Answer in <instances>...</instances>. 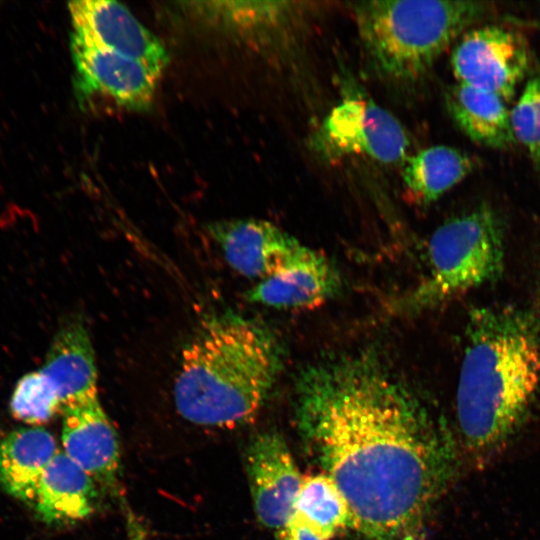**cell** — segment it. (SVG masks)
<instances>
[{
    "label": "cell",
    "mask_w": 540,
    "mask_h": 540,
    "mask_svg": "<svg viewBox=\"0 0 540 540\" xmlns=\"http://www.w3.org/2000/svg\"><path fill=\"white\" fill-rule=\"evenodd\" d=\"M340 287V274L334 264L321 252L310 249L296 264L259 282L246 298L275 308H312L336 295Z\"/></svg>",
    "instance_id": "obj_13"
},
{
    "label": "cell",
    "mask_w": 540,
    "mask_h": 540,
    "mask_svg": "<svg viewBox=\"0 0 540 540\" xmlns=\"http://www.w3.org/2000/svg\"><path fill=\"white\" fill-rule=\"evenodd\" d=\"M57 452L53 435L42 427L10 432L0 440V486L33 507L41 476Z\"/></svg>",
    "instance_id": "obj_16"
},
{
    "label": "cell",
    "mask_w": 540,
    "mask_h": 540,
    "mask_svg": "<svg viewBox=\"0 0 540 540\" xmlns=\"http://www.w3.org/2000/svg\"><path fill=\"white\" fill-rule=\"evenodd\" d=\"M278 540H322L309 527L296 517L278 532Z\"/></svg>",
    "instance_id": "obj_22"
},
{
    "label": "cell",
    "mask_w": 540,
    "mask_h": 540,
    "mask_svg": "<svg viewBox=\"0 0 540 540\" xmlns=\"http://www.w3.org/2000/svg\"><path fill=\"white\" fill-rule=\"evenodd\" d=\"M207 231L227 263L248 278H269L299 262L311 249L260 219L221 220L210 223Z\"/></svg>",
    "instance_id": "obj_10"
},
{
    "label": "cell",
    "mask_w": 540,
    "mask_h": 540,
    "mask_svg": "<svg viewBox=\"0 0 540 540\" xmlns=\"http://www.w3.org/2000/svg\"><path fill=\"white\" fill-rule=\"evenodd\" d=\"M72 36L135 59L161 76L169 62L162 42L121 3L81 0L68 4Z\"/></svg>",
    "instance_id": "obj_9"
},
{
    "label": "cell",
    "mask_w": 540,
    "mask_h": 540,
    "mask_svg": "<svg viewBox=\"0 0 540 540\" xmlns=\"http://www.w3.org/2000/svg\"><path fill=\"white\" fill-rule=\"evenodd\" d=\"M456 394L463 443L484 460L522 424L540 383V324L511 306L469 313Z\"/></svg>",
    "instance_id": "obj_2"
},
{
    "label": "cell",
    "mask_w": 540,
    "mask_h": 540,
    "mask_svg": "<svg viewBox=\"0 0 540 540\" xmlns=\"http://www.w3.org/2000/svg\"><path fill=\"white\" fill-rule=\"evenodd\" d=\"M74 85L82 102L102 98L143 111L151 105L159 76L140 61L88 44L71 35Z\"/></svg>",
    "instance_id": "obj_8"
},
{
    "label": "cell",
    "mask_w": 540,
    "mask_h": 540,
    "mask_svg": "<svg viewBox=\"0 0 540 540\" xmlns=\"http://www.w3.org/2000/svg\"><path fill=\"white\" fill-rule=\"evenodd\" d=\"M10 409L20 421L41 424L60 411V403L53 385L39 370L19 379L12 393Z\"/></svg>",
    "instance_id": "obj_20"
},
{
    "label": "cell",
    "mask_w": 540,
    "mask_h": 540,
    "mask_svg": "<svg viewBox=\"0 0 540 540\" xmlns=\"http://www.w3.org/2000/svg\"><path fill=\"white\" fill-rule=\"evenodd\" d=\"M429 272L398 306L406 313L434 308L497 280L504 266V231L486 204L439 226L428 244Z\"/></svg>",
    "instance_id": "obj_5"
},
{
    "label": "cell",
    "mask_w": 540,
    "mask_h": 540,
    "mask_svg": "<svg viewBox=\"0 0 540 540\" xmlns=\"http://www.w3.org/2000/svg\"><path fill=\"white\" fill-rule=\"evenodd\" d=\"M64 453L112 494L119 491L120 449L117 434L103 410L98 392L65 407Z\"/></svg>",
    "instance_id": "obj_12"
},
{
    "label": "cell",
    "mask_w": 540,
    "mask_h": 540,
    "mask_svg": "<svg viewBox=\"0 0 540 540\" xmlns=\"http://www.w3.org/2000/svg\"><path fill=\"white\" fill-rule=\"evenodd\" d=\"M284 350L262 322L226 312L206 319L182 350L174 403L187 421L234 427L260 411L283 368Z\"/></svg>",
    "instance_id": "obj_3"
},
{
    "label": "cell",
    "mask_w": 540,
    "mask_h": 540,
    "mask_svg": "<svg viewBox=\"0 0 540 540\" xmlns=\"http://www.w3.org/2000/svg\"><path fill=\"white\" fill-rule=\"evenodd\" d=\"M246 470L255 514L277 532L290 522L303 478L283 437L257 435L246 450Z\"/></svg>",
    "instance_id": "obj_11"
},
{
    "label": "cell",
    "mask_w": 540,
    "mask_h": 540,
    "mask_svg": "<svg viewBox=\"0 0 540 540\" xmlns=\"http://www.w3.org/2000/svg\"><path fill=\"white\" fill-rule=\"evenodd\" d=\"M98 484L64 451L45 468L33 508L50 525L70 524L87 518L98 501Z\"/></svg>",
    "instance_id": "obj_15"
},
{
    "label": "cell",
    "mask_w": 540,
    "mask_h": 540,
    "mask_svg": "<svg viewBox=\"0 0 540 540\" xmlns=\"http://www.w3.org/2000/svg\"><path fill=\"white\" fill-rule=\"evenodd\" d=\"M445 98L454 122L473 142L494 149L516 142L506 102L497 95L457 83Z\"/></svg>",
    "instance_id": "obj_17"
},
{
    "label": "cell",
    "mask_w": 540,
    "mask_h": 540,
    "mask_svg": "<svg viewBox=\"0 0 540 540\" xmlns=\"http://www.w3.org/2000/svg\"><path fill=\"white\" fill-rule=\"evenodd\" d=\"M293 516L322 540L332 538L352 524L345 497L334 481L325 474L303 478Z\"/></svg>",
    "instance_id": "obj_19"
},
{
    "label": "cell",
    "mask_w": 540,
    "mask_h": 540,
    "mask_svg": "<svg viewBox=\"0 0 540 540\" xmlns=\"http://www.w3.org/2000/svg\"><path fill=\"white\" fill-rule=\"evenodd\" d=\"M40 371L53 385L60 411L97 392L94 350L81 321H68L57 331Z\"/></svg>",
    "instance_id": "obj_14"
},
{
    "label": "cell",
    "mask_w": 540,
    "mask_h": 540,
    "mask_svg": "<svg viewBox=\"0 0 540 540\" xmlns=\"http://www.w3.org/2000/svg\"><path fill=\"white\" fill-rule=\"evenodd\" d=\"M295 415L365 540H421L457 472V449L444 419L380 355L308 364L296 379Z\"/></svg>",
    "instance_id": "obj_1"
},
{
    "label": "cell",
    "mask_w": 540,
    "mask_h": 540,
    "mask_svg": "<svg viewBox=\"0 0 540 540\" xmlns=\"http://www.w3.org/2000/svg\"><path fill=\"white\" fill-rule=\"evenodd\" d=\"M343 88L314 136L316 150L330 160L363 155L382 164L403 163L409 139L402 124L355 84Z\"/></svg>",
    "instance_id": "obj_6"
},
{
    "label": "cell",
    "mask_w": 540,
    "mask_h": 540,
    "mask_svg": "<svg viewBox=\"0 0 540 540\" xmlns=\"http://www.w3.org/2000/svg\"><path fill=\"white\" fill-rule=\"evenodd\" d=\"M510 117L516 141L524 145L540 172V67L528 79Z\"/></svg>",
    "instance_id": "obj_21"
},
{
    "label": "cell",
    "mask_w": 540,
    "mask_h": 540,
    "mask_svg": "<svg viewBox=\"0 0 540 540\" xmlns=\"http://www.w3.org/2000/svg\"><path fill=\"white\" fill-rule=\"evenodd\" d=\"M356 26L373 67L396 81H413L491 7L478 1L372 0L353 4Z\"/></svg>",
    "instance_id": "obj_4"
},
{
    "label": "cell",
    "mask_w": 540,
    "mask_h": 540,
    "mask_svg": "<svg viewBox=\"0 0 540 540\" xmlns=\"http://www.w3.org/2000/svg\"><path fill=\"white\" fill-rule=\"evenodd\" d=\"M529 65L523 36L498 25L468 30L451 55L457 83L495 94L506 103L514 97Z\"/></svg>",
    "instance_id": "obj_7"
},
{
    "label": "cell",
    "mask_w": 540,
    "mask_h": 540,
    "mask_svg": "<svg viewBox=\"0 0 540 540\" xmlns=\"http://www.w3.org/2000/svg\"><path fill=\"white\" fill-rule=\"evenodd\" d=\"M474 167V160L467 153L435 145L406 157L401 176L412 201L426 206L461 182Z\"/></svg>",
    "instance_id": "obj_18"
}]
</instances>
